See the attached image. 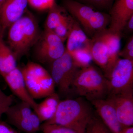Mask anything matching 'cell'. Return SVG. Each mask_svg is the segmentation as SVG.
Masks as SVG:
<instances>
[{
  "mask_svg": "<svg viewBox=\"0 0 133 133\" xmlns=\"http://www.w3.org/2000/svg\"><path fill=\"white\" fill-rule=\"evenodd\" d=\"M90 105L81 98L60 101L55 115L44 123L66 127L78 133H85L94 115Z\"/></svg>",
  "mask_w": 133,
  "mask_h": 133,
  "instance_id": "6da1fadb",
  "label": "cell"
},
{
  "mask_svg": "<svg viewBox=\"0 0 133 133\" xmlns=\"http://www.w3.org/2000/svg\"><path fill=\"white\" fill-rule=\"evenodd\" d=\"M8 29V46L17 60L26 54L35 45L41 34L36 19L27 11Z\"/></svg>",
  "mask_w": 133,
  "mask_h": 133,
  "instance_id": "7a4b0ae2",
  "label": "cell"
},
{
  "mask_svg": "<svg viewBox=\"0 0 133 133\" xmlns=\"http://www.w3.org/2000/svg\"><path fill=\"white\" fill-rule=\"evenodd\" d=\"M72 91L91 101L107 98V79L104 74L92 65L80 69L74 79Z\"/></svg>",
  "mask_w": 133,
  "mask_h": 133,
  "instance_id": "3957f363",
  "label": "cell"
},
{
  "mask_svg": "<svg viewBox=\"0 0 133 133\" xmlns=\"http://www.w3.org/2000/svg\"><path fill=\"white\" fill-rule=\"evenodd\" d=\"M50 74L62 95H69L72 91V86L79 70L74 63L71 56L65 49L64 54L50 64Z\"/></svg>",
  "mask_w": 133,
  "mask_h": 133,
  "instance_id": "277c9868",
  "label": "cell"
},
{
  "mask_svg": "<svg viewBox=\"0 0 133 133\" xmlns=\"http://www.w3.org/2000/svg\"><path fill=\"white\" fill-rule=\"evenodd\" d=\"M105 77L107 79L108 95L133 88V61L119 58Z\"/></svg>",
  "mask_w": 133,
  "mask_h": 133,
  "instance_id": "5b68a950",
  "label": "cell"
},
{
  "mask_svg": "<svg viewBox=\"0 0 133 133\" xmlns=\"http://www.w3.org/2000/svg\"><path fill=\"white\" fill-rule=\"evenodd\" d=\"M35 45L36 58L42 63L51 64L65 51L63 42L51 30H44Z\"/></svg>",
  "mask_w": 133,
  "mask_h": 133,
  "instance_id": "8992f818",
  "label": "cell"
},
{
  "mask_svg": "<svg viewBox=\"0 0 133 133\" xmlns=\"http://www.w3.org/2000/svg\"><path fill=\"white\" fill-rule=\"evenodd\" d=\"M21 71L26 88L33 99L41 98L42 87L50 73L41 65L34 63H28Z\"/></svg>",
  "mask_w": 133,
  "mask_h": 133,
  "instance_id": "52a82bcc",
  "label": "cell"
},
{
  "mask_svg": "<svg viewBox=\"0 0 133 133\" xmlns=\"http://www.w3.org/2000/svg\"><path fill=\"white\" fill-rule=\"evenodd\" d=\"M107 98L112 103L118 119L122 125H133V88L108 95Z\"/></svg>",
  "mask_w": 133,
  "mask_h": 133,
  "instance_id": "ba28073f",
  "label": "cell"
},
{
  "mask_svg": "<svg viewBox=\"0 0 133 133\" xmlns=\"http://www.w3.org/2000/svg\"><path fill=\"white\" fill-rule=\"evenodd\" d=\"M109 15L108 29L121 34L127 22L133 15V0H115Z\"/></svg>",
  "mask_w": 133,
  "mask_h": 133,
  "instance_id": "9c48e42d",
  "label": "cell"
},
{
  "mask_svg": "<svg viewBox=\"0 0 133 133\" xmlns=\"http://www.w3.org/2000/svg\"><path fill=\"white\" fill-rule=\"evenodd\" d=\"M98 116L112 133H122L124 127L119 122L112 103L107 98L91 101Z\"/></svg>",
  "mask_w": 133,
  "mask_h": 133,
  "instance_id": "30bf717a",
  "label": "cell"
},
{
  "mask_svg": "<svg viewBox=\"0 0 133 133\" xmlns=\"http://www.w3.org/2000/svg\"><path fill=\"white\" fill-rule=\"evenodd\" d=\"M3 77L14 94L35 111L38 104L28 91L21 70L17 67Z\"/></svg>",
  "mask_w": 133,
  "mask_h": 133,
  "instance_id": "8fae6325",
  "label": "cell"
},
{
  "mask_svg": "<svg viewBox=\"0 0 133 133\" xmlns=\"http://www.w3.org/2000/svg\"><path fill=\"white\" fill-rule=\"evenodd\" d=\"M28 3V0H7L0 10V24L4 32L24 15Z\"/></svg>",
  "mask_w": 133,
  "mask_h": 133,
  "instance_id": "7c38bea8",
  "label": "cell"
},
{
  "mask_svg": "<svg viewBox=\"0 0 133 133\" xmlns=\"http://www.w3.org/2000/svg\"><path fill=\"white\" fill-rule=\"evenodd\" d=\"M64 8L78 23L87 35L90 23L97 11L89 5L74 0H64Z\"/></svg>",
  "mask_w": 133,
  "mask_h": 133,
  "instance_id": "4fadbf2b",
  "label": "cell"
},
{
  "mask_svg": "<svg viewBox=\"0 0 133 133\" xmlns=\"http://www.w3.org/2000/svg\"><path fill=\"white\" fill-rule=\"evenodd\" d=\"M66 41L65 49L69 54L80 50H90L91 39L88 37L75 19Z\"/></svg>",
  "mask_w": 133,
  "mask_h": 133,
  "instance_id": "5bb4252c",
  "label": "cell"
},
{
  "mask_svg": "<svg viewBox=\"0 0 133 133\" xmlns=\"http://www.w3.org/2000/svg\"><path fill=\"white\" fill-rule=\"evenodd\" d=\"M91 39L90 51L93 62L99 66L104 75L107 72L109 62L107 45L99 33L95 34Z\"/></svg>",
  "mask_w": 133,
  "mask_h": 133,
  "instance_id": "9a60e30c",
  "label": "cell"
},
{
  "mask_svg": "<svg viewBox=\"0 0 133 133\" xmlns=\"http://www.w3.org/2000/svg\"><path fill=\"white\" fill-rule=\"evenodd\" d=\"M105 41L108 49L109 62L106 76L111 70L112 67L119 58V53L120 51L121 35L111 31L107 29L99 32Z\"/></svg>",
  "mask_w": 133,
  "mask_h": 133,
  "instance_id": "2e32d148",
  "label": "cell"
},
{
  "mask_svg": "<svg viewBox=\"0 0 133 133\" xmlns=\"http://www.w3.org/2000/svg\"><path fill=\"white\" fill-rule=\"evenodd\" d=\"M59 96L56 92L46 97L43 101L38 104L35 111L41 122H47L55 115L60 102Z\"/></svg>",
  "mask_w": 133,
  "mask_h": 133,
  "instance_id": "e0dca14e",
  "label": "cell"
},
{
  "mask_svg": "<svg viewBox=\"0 0 133 133\" xmlns=\"http://www.w3.org/2000/svg\"><path fill=\"white\" fill-rule=\"evenodd\" d=\"M17 59L11 49L0 36V74L3 77L16 68Z\"/></svg>",
  "mask_w": 133,
  "mask_h": 133,
  "instance_id": "ac0fdd59",
  "label": "cell"
},
{
  "mask_svg": "<svg viewBox=\"0 0 133 133\" xmlns=\"http://www.w3.org/2000/svg\"><path fill=\"white\" fill-rule=\"evenodd\" d=\"M48 11L44 30L53 31L68 14L64 8L60 6L56 3Z\"/></svg>",
  "mask_w": 133,
  "mask_h": 133,
  "instance_id": "d6986e66",
  "label": "cell"
},
{
  "mask_svg": "<svg viewBox=\"0 0 133 133\" xmlns=\"http://www.w3.org/2000/svg\"><path fill=\"white\" fill-rule=\"evenodd\" d=\"M30 105L21 101L18 104L10 107L5 114L7 117L29 118L33 112Z\"/></svg>",
  "mask_w": 133,
  "mask_h": 133,
  "instance_id": "ffe728a7",
  "label": "cell"
},
{
  "mask_svg": "<svg viewBox=\"0 0 133 133\" xmlns=\"http://www.w3.org/2000/svg\"><path fill=\"white\" fill-rule=\"evenodd\" d=\"M74 21L75 19L70 15H68L52 31L64 43L68 38Z\"/></svg>",
  "mask_w": 133,
  "mask_h": 133,
  "instance_id": "44dd1931",
  "label": "cell"
},
{
  "mask_svg": "<svg viewBox=\"0 0 133 133\" xmlns=\"http://www.w3.org/2000/svg\"><path fill=\"white\" fill-rule=\"evenodd\" d=\"M70 54L76 66L80 69L85 68L91 65L92 58L89 50H80Z\"/></svg>",
  "mask_w": 133,
  "mask_h": 133,
  "instance_id": "7402d4cb",
  "label": "cell"
},
{
  "mask_svg": "<svg viewBox=\"0 0 133 133\" xmlns=\"http://www.w3.org/2000/svg\"><path fill=\"white\" fill-rule=\"evenodd\" d=\"M85 133H112L98 116L94 115L88 122Z\"/></svg>",
  "mask_w": 133,
  "mask_h": 133,
  "instance_id": "603a6c76",
  "label": "cell"
},
{
  "mask_svg": "<svg viewBox=\"0 0 133 133\" xmlns=\"http://www.w3.org/2000/svg\"><path fill=\"white\" fill-rule=\"evenodd\" d=\"M10 123L15 126L19 130L26 133H35L33 129L30 117H10L7 118Z\"/></svg>",
  "mask_w": 133,
  "mask_h": 133,
  "instance_id": "cb8c5ba5",
  "label": "cell"
},
{
  "mask_svg": "<svg viewBox=\"0 0 133 133\" xmlns=\"http://www.w3.org/2000/svg\"><path fill=\"white\" fill-rule=\"evenodd\" d=\"M41 130L43 133H78L71 129L54 124L44 123L41 125Z\"/></svg>",
  "mask_w": 133,
  "mask_h": 133,
  "instance_id": "d4e9b609",
  "label": "cell"
},
{
  "mask_svg": "<svg viewBox=\"0 0 133 133\" xmlns=\"http://www.w3.org/2000/svg\"><path fill=\"white\" fill-rule=\"evenodd\" d=\"M13 95H8L0 88V118L6 113L14 101Z\"/></svg>",
  "mask_w": 133,
  "mask_h": 133,
  "instance_id": "484cf974",
  "label": "cell"
},
{
  "mask_svg": "<svg viewBox=\"0 0 133 133\" xmlns=\"http://www.w3.org/2000/svg\"><path fill=\"white\" fill-rule=\"evenodd\" d=\"M32 7L39 11L49 10L56 3L55 0H28Z\"/></svg>",
  "mask_w": 133,
  "mask_h": 133,
  "instance_id": "4316f807",
  "label": "cell"
},
{
  "mask_svg": "<svg viewBox=\"0 0 133 133\" xmlns=\"http://www.w3.org/2000/svg\"><path fill=\"white\" fill-rule=\"evenodd\" d=\"M119 57L133 61V37H131L122 50L119 53Z\"/></svg>",
  "mask_w": 133,
  "mask_h": 133,
  "instance_id": "83f0119b",
  "label": "cell"
},
{
  "mask_svg": "<svg viewBox=\"0 0 133 133\" xmlns=\"http://www.w3.org/2000/svg\"><path fill=\"white\" fill-rule=\"evenodd\" d=\"M86 3L99 8L108 7L112 2L113 0H82Z\"/></svg>",
  "mask_w": 133,
  "mask_h": 133,
  "instance_id": "f1b7e54d",
  "label": "cell"
},
{
  "mask_svg": "<svg viewBox=\"0 0 133 133\" xmlns=\"http://www.w3.org/2000/svg\"><path fill=\"white\" fill-rule=\"evenodd\" d=\"M30 119L33 129L35 133L41 130V122L35 112H32L30 116Z\"/></svg>",
  "mask_w": 133,
  "mask_h": 133,
  "instance_id": "f546056e",
  "label": "cell"
},
{
  "mask_svg": "<svg viewBox=\"0 0 133 133\" xmlns=\"http://www.w3.org/2000/svg\"><path fill=\"white\" fill-rule=\"evenodd\" d=\"M0 133H17L11 127L4 122H0Z\"/></svg>",
  "mask_w": 133,
  "mask_h": 133,
  "instance_id": "4dcf8cb0",
  "label": "cell"
},
{
  "mask_svg": "<svg viewBox=\"0 0 133 133\" xmlns=\"http://www.w3.org/2000/svg\"><path fill=\"white\" fill-rule=\"evenodd\" d=\"M126 29L128 32H132L133 30V15L128 20L124 29Z\"/></svg>",
  "mask_w": 133,
  "mask_h": 133,
  "instance_id": "1f68e13d",
  "label": "cell"
},
{
  "mask_svg": "<svg viewBox=\"0 0 133 133\" xmlns=\"http://www.w3.org/2000/svg\"><path fill=\"white\" fill-rule=\"evenodd\" d=\"M122 133H133V126L124 127L122 129Z\"/></svg>",
  "mask_w": 133,
  "mask_h": 133,
  "instance_id": "d6a6232c",
  "label": "cell"
},
{
  "mask_svg": "<svg viewBox=\"0 0 133 133\" xmlns=\"http://www.w3.org/2000/svg\"><path fill=\"white\" fill-rule=\"evenodd\" d=\"M7 0H0V10L5 2Z\"/></svg>",
  "mask_w": 133,
  "mask_h": 133,
  "instance_id": "836d02e7",
  "label": "cell"
},
{
  "mask_svg": "<svg viewBox=\"0 0 133 133\" xmlns=\"http://www.w3.org/2000/svg\"><path fill=\"white\" fill-rule=\"evenodd\" d=\"M4 31L3 30L2 27L1 25L0 24V36L3 37V34H4Z\"/></svg>",
  "mask_w": 133,
  "mask_h": 133,
  "instance_id": "e575fe53",
  "label": "cell"
}]
</instances>
